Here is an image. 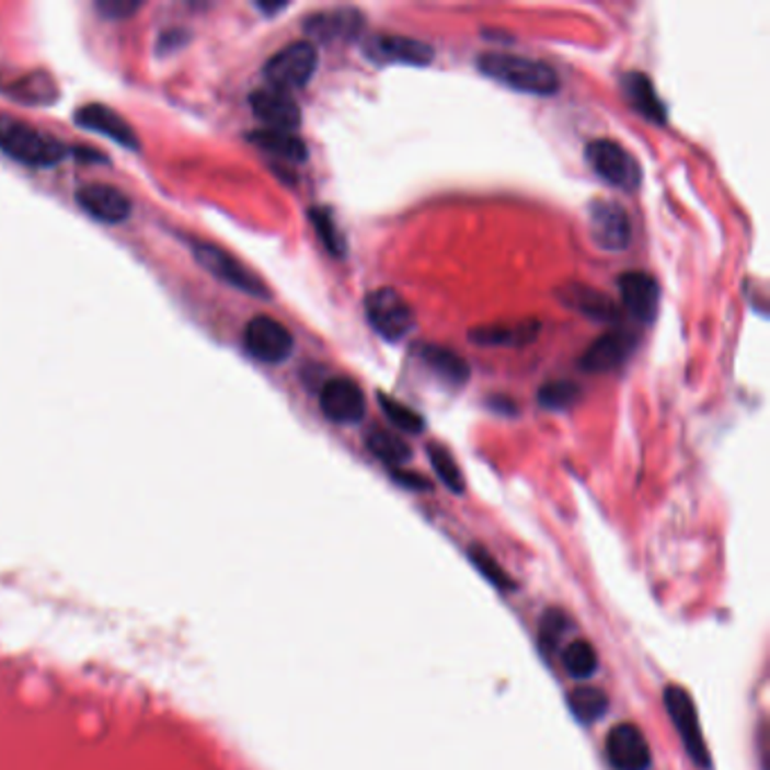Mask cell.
Instances as JSON below:
<instances>
[{
	"label": "cell",
	"instance_id": "6da1fadb",
	"mask_svg": "<svg viewBox=\"0 0 770 770\" xmlns=\"http://www.w3.org/2000/svg\"><path fill=\"white\" fill-rule=\"evenodd\" d=\"M476 68L484 78L527 95H554L561 89L559 72L540 59L486 53L476 59Z\"/></svg>",
	"mask_w": 770,
	"mask_h": 770
},
{
	"label": "cell",
	"instance_id": "7a4b0ae2",
	"mask_svg": "<svg viewBox=\"0 0 770 770\" xmlns=\"http://www.w3.org/2000/svg\"><path fill=\"white\" fill-rule=\"evenodd\" d=\"M0 152L30 168H53L68 157L64 142L10 116H0Z\"/></svg>",
	"mask_w": 770,
	"mask_h": 770
},
{
	"label": "cell",
	"instance_id": "3957f363",
	"mask_svg": "<svg viewBox=\"0 0 770 770\" xmlns=\"http://www.w3.org/2000/svg\"><path fill=\"white\" fill-rule=\"evenodd\" d=\"M585 161L612 188L637 191L642 183V168L637 159L621 148L617 140L597 138L585 145Z\"/></svg>",
	"mask_w": 770,
	"mask_h": 770
},
{
	"label": "cell",
	"instance_id": "277c9868",
	"mask_svg": "<svg viewBox=\"0 0 770 770\" xmlns=\"http://www.w3.org/2000/svg\"><path fill=\"white\" fill-rule=\"evenodd\" d=\"M364 308L366 319H369L371 327L384 342H402L416 325L414 308L402 299L400 291H395L393 287H380L371 291V295L366 297Z\"/></svg>",
	"mask_w": 770,
	"mask_h": 770
},
{
	"label": "cell",
	"instance_id": "5b68a950",
	"mask_svg": "<svg viewBox=\"0 0 770 770\" xmlns=\"http://www.w3.org/2000/svg\"><path fill=\"white\" fill-rule=\"evenodd\" d=\"M193 253H195V261L217 280L231 285L238 291H244V295H249V297L272 299L267 285L249 267H244L238 258H233L229 251L219 249L215 244H208V242H197V244H193Z\"/></svg>",
	"mask_w": 770,
	"mask_h": 770
},
{
	"label": "cell",
	"instance_id": "8992f818",
	"mask_svg": "<svg viewBox=\"0 0 770 770\" xmlns=\"http://www.w3.org/2000/svg\"><path fill=\"white\" fill-rule=\"evenodd\" d=\"M319 64L317 48L310 42H295L278 50L267 64H265V78L272 84V89L278 91H295L306 87Z\"/></svg>",
	"mask_w": 770,
	"mask_h": 770
},
{
	"label": "cell",
	"instance_id": "52a82bcc",
	"mask_svg": "<svg viewBox=\"0 0 770 770\" xmlns=\"http://www.w3.org/2000/svg\"><path fill=\"white\" fill-rule=\"evenodd\" d=\"M361 55L380 66H427L434 59V48L425 42L400 34H369L364 36Z\"/></svg>",
	"mask_w": 770,
	"mask_h": 770
},
{
	"label": "cell",
	"instance_id": "ba28073f",
	"mask_svg": "<svg viewBox=\"0 0 770 770\" xmlns=\"http://www.w3.org/2000/svg\"><path fill=\"white\" fill-rule=\"evenodd\" d=\"M244 346L251 357L263 364H283L295 353V337L274 317H253L244 327Z\"/></svg>",
	"mask_w": 770,
	"mask_h": 770
},
{
	"label": "cell",
	"instance_id": "9c48e42d",
	"mask_svg": "<svg viewBox=\"0 0 770 770\" xmlns=\"http://www.w3.org/2000/svg\"><path fill=\"white\" fill-rule=\"evenodd\" d=\"M588 229L593 242L608 253H619L629 249L633 238V227L627 208L608 199H597L590 204Z\"/></svg>",
	"mask_w": 770,
	"mask_h": 770
},
{
	"label": "cell",
	"instance_id": "30bf717a",
	"mask_svg": "<svg viewBox=\"0 0 770 770\" xmlns=\"http://www.w3.org/2000/svg\"><path fill=\"white\" fill-rule=\"evenodd\" d=\"M665 705H667V712L678 729V735H680L689 757L693 759V763L701 766V768H710L712 759H710L705 739L701 735L699 716H696V708L689 699V693L682 687H669L665 691Z\"/></svg>",
	"mask_w": 770,
	"mask_h": 770
},
{
	"label": "cell",
	"instance_id": "8fae6325",
	"mask_svg": "<svg viewBox=\"0 0 770 770\" xmlns=\"http://www.w3.org/2000/svg\"><path fill=\"white\" fill-rule=\"evenodd\" d=\"M319 405L323 416L337 425H355L366 414L364 391L348 378L327 380L321 389Z\"/></svg>",
	"mask_w": 770,
	"mask_h": 770
},
{
	"label": "cell",
	"instance_id": "7c38bea8",
	"mask_svg": "<svg viewBox=\"0 0 770 770\" xmlns=\"http://www.w3.org/2000/svg\"><path fill=\"white\" fill-rule=\"evenodd\" d=\"M606 757L614 770H648L651 748L635 723H619L606 739Z\"/></svg>",
	"mask_w": 770,
	"mask_h": 770
},
{
	"label": "cell",
	"instance_id": "4fadbf2b",
	"mask_svg": "<svg viewBox=\"0 0 770 770\" xmlns=\"http://www.w3.org/2000/svg\"><path fill=\"white\" fill-rule=\"evenodd\" d=\"M619 295H621V301H623V308H627V312L637 319L640 323L648 325L657 319V312H659V285L657 280L646 274V272H627V274H621L619 280Z\"/></svg>",
	"mask_w": 770,
	"mask_h": 770
},
{
	"label": "cell",
	"instance_id": "5bb4252c",
	"mask_svg": "<svg viewBox=\"0 0 770 770\" xmlns=\"http://www.w3.org/2000/svg\"><path fill=\"white\" fill-rule=\"evenodd\" d=\"M255 118H258L267 129L295 131L301 125V106L297 100L278 89H258L249 97Z\"/></svg>",
	"mask_w": 770,
	"mask_h": 770
},
{
	"label": "cell",
	"instance_id": "9a60e30c",
	"mask_svg": "<svg viewBox=\"0 0 770 770\" xmlns=\"http://www.w3.org/2000/svg\"><path fill=\"white\" fill-rule=\"evenodd\" d=\"M76 199L87 215L102 225H120L131 212L129 197L108 183H87L78 188Z\"/></svg>",
	"mask_w": 770,
	"mask_h": 770
},
{
	"label": "cell",
	"instance_id": "2e32d148",
	"mask_svg": "<svg viewBox=\"0 0 770 770\" xmlns=\"http://www.w3.org/2000/svg\"><path fill=\"white\" fill-rule=\"evenodd\" d=\"M364 30V14L355 8H335L312 14L306 21V34L321 44L355 42Z\"/></svg>",
	"mask_w": 770,
	"mask_h": 770
},
{
	"label": "cell",
	"instance_id": "e0dca14e",
	"mask_svg": "<svg viewBox=\"0 0 770 770\" xmlns=\"http://www.w3.org/2000/svg\"><path fill=\"white\" fill-rule=\"evenodd\" d=\"M637 346V337L627 330H610L601 335L581 357V369L585 373H608L614 371L631 357Z\"/></svg>",
	"mask_w": 770,
	"mask_h": 770
},
{
	"label": "cell",
	"instance_id": "ac0fdd59",
	"mask_svg": "<svg viewBox=\"0 0 770 770\" xmlns=\"http://www.w3.org/2000/svg\"><path fill=\"white\" fill-rule=\"evenodd\" d=\"M76 123L89 131H95V134H102L106 138L116 140L118 145H123V148H131V150L138 148V138H136L131 125L120 114H116L114 108H108L104 104L82 106L80 112L76 114Z\"/></svg>",
	"mask_w": 770,
	"mask_h": 770
},
{
	"label": "cell",
	"instance_id": "d6986e66",
	"mask_svg": "<svg viewBox=\"0 0 770 770\" xmlns=\"http://www.w3.org/2000/svg\"><path fill=\"white\" fill-rule=\"evenodd\" d=\"M621 91H623V97L631 102V106L640 116H644L655 125L667 123V106L663 100H659L646 72H640V70L627 72V76L621 78Z\"/></svg>",
	"mask_w": 770,
	"mask_h": 770
},
{
	"label": "cell",
	"instance_id": "ffe728a7",
	"mask_svg": "<svg viewBox=\"0 0 770 770\" xmlns=\"http://www.w3.org/2000/svg\"><path fill=\"white\" fill-rule=\"evenodd\" d=\"M540 333V323L536 319H522L516 323H499V325H480L470 330L468 340L476 346H508L520 348L529 346Z\"/></svg>",
	"mask_w": 770,
	"mask_h": 770
},
{
	"label": "cell",
	"instance_id": "44dd1931",
	"mask_svg": "<svg viewBox=\"0 0 770 770\" xmlns=\"http://www.w3.org/2000/svg\"><path fill=\"white\" fill-rule=\"evenodd\" d=\"M559 297L570 310H576L593 321H601V323L619 321V308L614 306V301L601 295V291L595 287L572 283L559 291Z\"/></svg>",
	"mask_w": 770,
	"mask_h": 770
},
{
	"label": "cell",
	"instance_id": "7402d4cb",
	"mask_svg": "<svg viewBox=\"0 0 770 770\" xmlns=\"http://www.w3.org/2000/svg\"><path fill=\"white\" fill-rule=\"evenodd\" d=\"M418 359L425 369H429L438 380H444L450 387H463L470 378L468 361L450 348L423 344L418 346Z\"/></svg>",
	"mask_w": 770,
	"mask_h": 770
},
{
	"label": "cell",
	"instance_id": "603a6c76",
	"mask_svg": "<svg viewBox=\"0 0 770 770\" xmlns=\"http://www.w3.org/2000/svg\"><path fill=\"white\" fill-rule=\"evenodd\" d=\"M249 140L258 145L261 150L285 159L289 163H306L308 161V145L295 131H280V129H255L249 134Z\"/></svg>",
	"mask_w": 770,
	"mask_h": 770
},
{
	"label": "cell",
	"instance_id": "cb8c5ba5",
	"mask_svg": "<svg viewBox=\"0 0 770 770\" xmlns=\"http://www.w3.org/2000/svg\"><path fill=\"white\" fill-rule=\"evenodd\" d=\"M366 448H369L387 466H405L412 459V448L402 438L384 427H371L366 432Z\"/></svg>",
	"mask_w": 770,
	"mask_h": 770
},
{
	"label": "cell",
	"instance_id": "d4e9b609",
	"mask_svg": "<svg viewBox=\"0 0 770 770\" xmlns=\"http://www.w3.org/2000/svg\"><path fill=\"white\" fill-rule=\"evenodd\" d=\"M561 663L565 667V671L576 678V680H588L597 674L599 669V655H597V648L590 644V642H585V640H576V642H570L565 648H563V655H561Z\"/></svg>",
	"mask_w": 770,
	"mask_h": 770
},
{
	"label": "cell",
	"instance_id": "484cf974",
	"mask_svg": "<svg viewBox=\"0 0 770 770\" xmlns=\"http://www.w3.org/2000/svg\"><path fill=\"white\" fill-rule=\"evenodd\" d=\"M570 710L581 723H597L608 712V696L597 687H578L567 696Z\"/></svg>",
	"mask_w": 770,
	"mask_h": 770
},
{
	"label": "cell",
	"instance_id": "4316f807",
	"mask_svg": "<svg viewBox=\"0 0 770 770\" xmlns=\"http://www.w3.org/2000/svg\"><path fill=\"white\" fill-rule=\"evenodd\" d=\"M308 217H310V222H312L321 244L327 249V253L335 255V258H344L346 251H348V244H346V238H344V233L340 231V227L335 222L333 212H330L323 206H314V208H310Z\"/></svg>",
	"mask_w": 770,
	"mask_h": 770
},
{
	"label": "cell",
	"instance_id": "83f0119b",
	"mask_svg": "<svg viewBox=\"0 0 770 770\" xmlns=\"http://www.w3.org/2000/svg\"><path fill=\"white\" fill-rule=\"evenodd\" d=\"M581 398V387L570 380H552L538 389L540 407L549 412H565Z\"/></svg>",
	"mask_w": 770,
	"mask_h": 770
},
{
	"label": "cell",
	"instance_id": "f1b7e54d",
	"mask_svg": "<svg viewBox=\"0 0 770 770\" xmlns=\"http://www.w3.org/2000/svg\"><path fill=\"white\" fill-rule=\"evenodd\" d=\"M427 457L432 461L434 472L438 474V480H441L452 493L461 495L463 493V476L461 470L452 457V452L438 444H429L427 446Z\"/></svg>",
	"mask_w": 770,
	"mask_h": 770
},
{
	"label": "cell",
	"instance_id": "f546056e",
	"mask_svg": "<svg viewBox=\"0 0 770 770\" xmlns=\"http://www.w3.org/2000/svg\"><path fill=\"white\" fill-rule=\"evenodd\" d=\"M378 400H380V407L382 412L387 414V418L400 429V432H407V434H421L425 429V421L423 416L412 410L410 405H405V402H400L387 393H378Z\"/></svg>",
	"mask_w": 770,
	"mask_h": 770
},
{
	"label": "cell",
	"instance_id": "4dcf8cb0",
	"mask_svg": "<svg viewBox=\"0 0 770 770\" xmlns=\"http://www.w3.org/2000/svg\"><path fill=\"white\" fill-rule=\"evenodd\" d=\"M570 629V619L563 610H549L540 623V642L544 648H556L563 633Z\"/></svg>",
	"mask_w": 770,
	"mask_h": 770
},
{
	"label": "cell",
	"instance_id": "1f68e13d",
	"mask_svg": "<svg viewBox=\"0 0 770 770\" xmlns=\"http://www.w3.org/2000/svg\"><path fill=\"white\" fill-rule=\"evenodd\" d=\"M472 561L476 563V567H480V572H484L495 585H499V588H508L510 581L506 578V574L502 572V567L486 554V549H480V547H472V552H470Z\"/></svg>",
	"mask_w": 770,
	"mask_h": 770
},
{
	"label": "cell",
	"instance_id": "d6a6232c",
	"mask_svg": "<svg viewBox=\"0 0 770 770\" xmlns=\"http://www.w3.org/2000/svg\"><path fill=\"white\" fill-rule=\"evenodd\" d=\"M142 8V3H125V0H106V3H97V10L104 19H129Z\"/></svg>",
	"mask_w": 770,
	"mask_h": 770
},
{
	"label": "cell",
	"instance_id": "836d02e7",
	"mask_svg": "<svg viewBox=\"0 0 770 770\" xmlns=\"http://www.w3.org/2000/svg\"><path fill=\"white\" fill-rule=\"evenodd\" d=\"M393 476H395V482H398V484L407 486V489H412V491H429V489H432V484L425 480V476H421V474H416V472L395 470Z\"/></svg>",
	"mask_w": 770,
	"mask_h": 770
},
{
	"label": "cell",
	"instance_id": "e575fe53",
	"mask_svg": "<svg viewBox=\"0 0 770 770\" xmlns=\"http://www.w3.org/2000/svg\"><path fill=\"white\" fill-rule=\"evenodd\" d=\"M161 44L165 46V50H170L172 46H181L183 44V32H168V34H163V39H161Z\"/></svg>",
	"mask_w": 770,
	"mask_h": 770
},
{
	"label": "cell",
	"instance_id": "d590c367",
	"mask_svg": "<svg viewBox=\"0 0 770 770\" xmlns=\"http://www.w3.org/2000/svg\"><path fill=\"white\" fill-rule=\"evenodd\" d=\"M287 5L285 3H276V5H267V3H258V10H263L265 14H276V12H283Z\"/></svg>",
	"mask_w": 770,
	"mask_h": 770
}]
</instances>
